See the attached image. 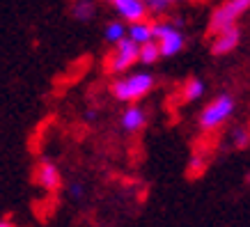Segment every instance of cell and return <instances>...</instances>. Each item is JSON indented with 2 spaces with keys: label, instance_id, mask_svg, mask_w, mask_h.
I'll return each instance as SVG.
<instances>
[{
  "label": "cell",
  "instance_id": "obj_8",
  "mask_svg": "<svg viewBox=\"0 0 250 227\" xmlns=\"http://www.w3.org/2000/svg\"><path fill=\"white\" fill-rule=\"evenodd\" d=\"M145 124V110L138 106H131L124 110V115H122V129L124 131H138L143 129Z\"/></svg>",
  "mask_w": 250,
  "mask_h": 227
},
{
  "label": "cell",
  "instance_id": "obj_1",
  "mask_svg": "<svg viewBox=\"0 0 250 227\" xmlns=\"http://www.w3.org/2000/svg\"><path fill=\"white\" fill-rule=\"evenodd\" d=\"M152 87L154 78L149 74H133L129 78H124V81H117L110 90L120 101H136V99L145 97Z\"/></svg>",
  "mask_w": 250,
  "mask_h": 227
},
{
  "label": "cell",
  "instance_id": "obj_3",
  "mask_svg": "<svg viewBox=\"0 0 250 227\" xmlns=\"http://www.w3.org/2000/svg\"><path fill=\"white\" fill-rule=\"evenodd\" d=\"M232 110H234V99L229 97V94H220V97H216L211 103L205 108L202 117H200L202 129H216L218 124H223V122L232 115Z\"/></svg>",
  "mask_w": 250,
  "mask_h": 227
},
{
  "label": "cell",
  "instance_id": "obj_6",
  "mask_svg": "<svg viewBox=\"0 0 250 227\" xmlns=\"http://www.w3.org/2000/svg\"><path fill=\"white\" fill-rule=\"evenodd\" d=\"M239 35H241V32H239V28H236V25H232V28H228V30L218 32V37H216V41H213V46H211L213 55L229 53V51L239 44Z\"/></svg>",
  "mask_w": 250,
  "mask_h": 227
},
{
  "label": "cell",
  "instance_id": "obj_15",
  "mask_svg": "<svg viewBox=\"0 0 250 227\" xmlns=\"http://www.w3.org/2000/svg\"><path fill=\"white\" fill-rule=\"evenodd\" d=\"M174 28H177L174 23H156V25H152V37L154 39H163L167 32H172Z\"/></svg>",
  "mask_w": 250,
  "mask_h": 227
},
{
  "label": "cell",
  "instance_id": "obj_7",
  "mask_svg": "<svg viewBox=\"0 0 250 227\" xmlns=\"http://www.w3.org/2000/svg\"><path fill=\"white\" fill-rule=\"evenodd\" d=\"M159 41H161V55H166V58H172L184 48V35L179 32V28L167 32L166 37L159 39Z\"/></svg>",
  "mask_w": 250,
  "mask_h": 227
},
{
  "label": "cell",
  "instance_id": "obj_13",
  "mask_svg": "<svg viewBox=\"0 0 250 227\" xmlns=\"http://www.w3.org/2000/svg\"><path fill=\"white\" fill-rule=\"evenodd\" d=\"M205 94V83L200 78H190L186 83V99H197Z\"/></svg>",
  "mask_w": 250,
  "mask_h": 227
},
{
  "label": "cell",
  "instance_id": "obj_19",
  "mask_svg": "<svg viewBox=\"0 0 250 227\" xmlns=\"http://www.w3.org/2000/svg\"><path fill=\"white\" fill-rule=\"evenodd\" d=\"M126 2H129V0H115L113 5H115V7H122V5H126Z\"/></svg>",
  "mask_w": 250,
  "mask_h": 227
},
{
  "label": "cell",
  "instance_id": "obj_20",
  "mask_svg": "<svg viewBox=\"0 0 250 227\" xmlns=\"http://www.w3.org/2000/svg\"><path fill=\"white\" fill-rule=\"evenodd\" d=\"M0 227H14V225H12V223H7V220H2V223H0Z\"/></svg>",
  "mask_w": 250,
  "mask_h": 227
},
{
  "label": "cell",
  "instance_id": "obj_14",
  "mask_svg": "<svg viewBox=\"0 0 250 227\" xmlns=\"http://www.w3.org/2000/svg\"><path fill=\"white\" fill-rule=\"evenodd\" d=\"M106 39L108 41H120V39H124V25H122V23H110L106 28Z\"/></svg>",
  "mask_w": 250,
  "mask_h": 227
},
{
  "label": "cell",
  "instance_id": "obj_2",
  "mask_svg": "<svg viewBox=\"0 0 250 227\" xmlns=\"http://www.w3.org/2000/svg\"><path fill=\"white\" fill-rule=\"evenodd\" d=\"M248 7H250V0H228L225 5H220V7L211 14V21H209V32H211V35H218V32L232 28V25H234V21Z\"/></svg>",
  "mask_w": 250,
  "mask_h": 227
},
{
  "label": "cell",
  "instance_id": "obj_16",
  "mask_svg": "<svg viewBox=\"0 0 250 227\" xmlns=\"http://www.w3.org/2000/svg\"><path fill=\"white\" fill-rule=\"evenodd\" d=\"M145 5H147V9H149V12L161 14V12H166L172 2H170V0H145Z\"/></svg>",
  "mask_w": 250,
  "mask_h": 227
},
{
  "label": "cell",
  "instance_id": "obj_10",
  "mask_svg": "<svg viewBox=\"0 0 250 227\" xmlns=\"http://www.w3.org/2000/svg\"><path fill=\"white\" fill-rule=\"evenodd\" d=\"M71 12H74V19H78V21H90L94 12H97V7H94L92 0H76Z\"/></svg>",
  "mask_w": 250,
  "mask_h": 227
},
{
  "label": "cell",
  "instance_id": "obj_12",
  "mask_svg": "<svg viewBox=\"0 0 250 227\" xmlns=\"http://www.w3.org/2000/svg\"><path fill=\"white\" fill-rule=\"evenodd\" d=\"M129 37L138 44H145V41H149L152 39V28L149 25H145V23H133L129 30Z\"/></svg>",
  "mask_w": 250,
  "mask_h": 227
},
{
  "label": "cell",
  "instance_id": "obj_5",
  "mask_svg": "<svg viewBox=\"0 0 250 227\" xmlns=\"http://www.w3.org/2000/svg\"><path fill=\"white\" fill-rule=\"evenodd\" d=\"M35 179L44 190H58L60 188V170L51 163V161H42L37 165V172H35Z\"/></svg>",
  "mask_w": 250,
  "mask_h": 227
},
{
  "label": "cell",
  "instance_id": "obj_9",
  "mask_svg": "<svg viewBox=\"0 0 250 227\" xmlns=\"http://www.w3.org/2000/svg\"><path fill=\"white\" fill-rule=\"evenodd\" d=\"M117 12H120L126 21L131 23H138L140 19H145V12H147V5H145V0H129L126 5H122V7H117Z\"/></svg>",
  "mask_w": 250,
  "mask_h": 227
},
{
  "label": "cell",
  "instance_id": "obj_21",
  "mask_svg": "<svg viewBox=\"0 0 250 227\" xmlns=\"http://www.w3.org/2000/svg\"><path fill=\"white\" fill-rule=\"evenodd\" d=\"M170 2H172V5H174V2H182V0H170Z\"/></svg>",
  "mask_w": 250,
  "mask_h": 227
},
{
  "label": "cell",
  "instance_id": "obj_11",
  "mask_svg": "<svg viewBox=\"0 0 250 227\" xmlns=\"http://www.w3.org/2000/svg\"><path fill=\"white\" fill-rule=\"evenodd\" d=\"M159 55H161V46H156L152 39H149V41H145V44L140 46V62H145V64L156 62Z\"/></svg>",
  "mask_w": 250,
  "mask_h": 227
},
{
  "label": "cell",
  "instance_id": "obj_22",
  "mask_svg": "<svg viewBox=\"0 0 250 227\" xmlns=\"http://www.w3.org/2000/svg\"><path fill=\"white\" fill-rule=\"evenodd\" d=\"M106 2H115V0H106Z\"/></svg>",
  "mask_w": 250,
  "mask_h": 227
},
{
  "label": "cell",
  "instance_id": "obj_4",
  "mask_svg": "<svg viewBox=\"0 0 250 227\" xmlns=\"http://www.w3.org/2000/svg\"><path fill=\"white\" fill-rule=\"evenodd\" d=\"M136 60H140V48H138V41L133 39H120L117 41V51H115L113 58V69L115 71H124L129 69Z\"/></svg>",
  "mask_w": 250,
  "mask_h": 227
},
{
  "label": "cell",
  "instance_id": "obj_18",
  "mask_svg": "<svg viewBox=\"0 0 250 227\" xmlns=\"http://www.w3.org/2000/svg\"><path fill=\"white\" fill-rule=\"evenodd\" d=\"M83 193H85V188H83V184H71V186H69V195L71 197H83Z\"/></svg>",
  "mask_w": 250,
  "mask_h": 227
},
{
  "label": "cell",
  "instance_id": "obj_17",
  "mask_svg": "<svg viewBox=\"0 0 250 227\" xmlns=\"http://www.w3.org/2000/svg\"><path fill=\"white\" fill-rule=\"evenodd\" d=\"M232 143H234V147H246V144L250 143V136L246 129H234L232 131Z\"/></svg>",
  "mask_w": 250,
  "mask_h": 227
}]
</instances>
